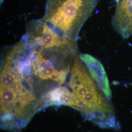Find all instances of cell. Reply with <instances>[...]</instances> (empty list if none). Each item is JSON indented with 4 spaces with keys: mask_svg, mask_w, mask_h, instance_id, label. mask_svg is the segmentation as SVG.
<instances>
[{
    "mask_svg": "<svg viewBox=\"0 0 132 132\" xmlns=\"http://www.w3.org/2000/svg\"><path fill=\"white\" fill-rule=\"evenodd\" d=\"M1 71V128L21 132L35 114L45 108L35 79L12 66Z\"/></svg>",
    "mask_w": 132,
    "mask_h": 132,
    "instance_id": "obj_1",
    "label": "cell"
},
{
    "mask_svg": "<svg viewBox=\"0 0 132 132\" xmlns=\"http://www.w3.org/2000/svg\"><path fill=\"white\" fill-rule=\"evenodd\" d=\"M68 86L82 105L84 109L82 116L86 119L101 128L119 130L120 124L111 100L77 58L71 67Z\"/></svg>",
    "mask_w": 132,
    "mask_h": 132,
    "instance_id": "obj_2",
    "label": "cell"
},
{
    "mask_svg": "<svg viewBox=\"0 0 132 132\" xmlns=\"http://www.w3.org/2000/svg\"><path fill=\"white\" fill-rule=\"evenodd\" d=\"M98 0H47L40 20L62 39L76 45L80 30Z\"/></svg>",
    "mask_w": 132,
    "mask_h": 132,
    "instance_id": "obj_3",
    "label": "cell"
},
{
    "mask_svg": "<svg viewBox=\"0 0 132 132\" xmlns=\"http://www.w3.org/2000/svg\"><path fill=\"white\" fill-rule=\"evenodd\" d=\"M26 33L22 38L28 47L36 51L64 48L75 52L76 45L62 39L40 19L30 22L27 26Z\"/></svg>",
    "mask_w": 132,
    "mask_h": 132,
    "instance_id": "obj_4",
    "label": "cell"
},
{
    "mask_svg": "<svg viewBox=\"0 0 132 132\" xmlns=\"http://www.w3.org/2000/svg\"><path fill=\"white\" fill-rule=\"evenodd\" d=\"M42 99L45 108L51 106L65 105L77 110L82 115L84 112L80 101L65 86H57L50 89L43 95Z\"/></svg>",
    "mask_w": 132,
    "mask_h": 132,
    "instance_id": "obj_5",
    "label": "cell"
},
{
    "mask_svg": "<svg viewBox=\"0 0 132 132\" xmlns=\"http://www.w3.org/2000/svg\"><path fill=\"white\" fill-rule=\"evenodd\" d=\"M117 3V7L112 26L122 37L132 36V0H120Z\"/></svg>",
    "mask_w": 132,
    "mask_h": 132,
    "instance_id": "obj_6",
    "label": "cell"
},
{
    "mask_svg": "<svg viewBox=\"0 0 132 132\" xmlns=\"http://www.w3.org/2000/svg\"><path fill=\"white\" fill-rule=\"evenodd\" d=\"M79 58L85 64L100 90L108 99L111 100L112 92L108 78L102 63L98 59L88 54H81Z\"/></svg>",
    "mask_w": 132,
    "mask_h": 132,
    "instance_id": "obj_7",
    "label": "cell"
},
{
    "mask_svg": "<svg viewBox=\"0 0 132 132\" xmlns=\"http://www.w3.org/2000/svg\"><path fill=\"white\" fill-rule=\"evenodd\" d=\"M3 1H4V0H1V3L2 4L3 2Z\"/></svg>",
    "mask_w": 132,
    "mask_h": 132,
    "instance_id": "obj_8",
    "label": "cell"
},
{
    "mask_svg": "<svg viewBox=\"0 0 132 132\" xmlns=\"http://www.w3.org/2000/svg\"><path fill=\"white\" fill-rule=\"evenodd\" d=\"M116 2H118V1H120V0H116Z\"/></svg>",
    "mask_w": 132,
    "mask_h": 132,
    "instance_id": "obj_9",
    "label": "cell"
}]
</instances>
